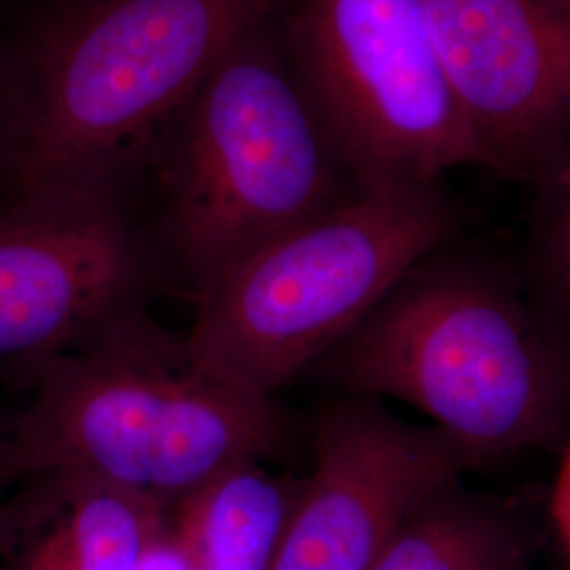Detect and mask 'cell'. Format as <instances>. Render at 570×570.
Instances as JSON below:
<instances>
[{"label":"cell","instance_id":"cell-1","mask_svg":"<svg viewBox=\"0 0 570 570\" xmlns=\"http://www.w3.org/2000/svg\"><path fill=\"white\" fill-rule=\"evenodd\" d=\"M282 0H58L2 81L0 157L16 193H115L228 49Z\"/></svg>","mask_w":570,"mask_h":570},{"label":"cell","instance_id":"cell-2","mask_svg":"<svg viewBox=\"0 0 570 570\" xmlns=\"http://www.w3.org/2000/svg\"><path fill=\"white\" fill-rule=\"evenodd\" d=\"M273 397L199 366L186 338L136 308L39 367L28 410L0 449L4 475L82 478L167 508L285 442Z\"/></svg>","mask_w":570,"mask_h":570},{"label":"cell","instance_id":"cell-3","mask_svg":"<svg viewBox=\"0 0 570 570\" xmlns=\"http://www.w3.org/2000/svg\"><path fill=\"white\" fill-rule=\"evenodd\" d=\"M313 366L355 397L419 410L482 463L569 444V351L484 266L429 254Z\"/></svg>","mask_w":570,"mask_h":570},{"label":"cell","instance_id":"cell-4","mask_svg":"<svg viewBox=\"0 0 570 570\" xmlns=\"http://www.w3.org/2000/svg\"><path fill=\"white\" fill-rule=\"evenodd\" d=\"M456 225V207L438 183L360 188L258 245L209 285L186 346L209 374L273 397Z\"/></svg>","mask_w":570,"mask_h":570},{"label":"cell","instance_id":"cell-5","mask_svg":"<svg viewBox=\"0 0 570 570\" xmlns=\"http://www.w3.org/2000/svg\"><path fill=\"white\" fill-rule=\"evenodd\" d=\"M277 16L228 49L155 146L167 150L169 239L197 296L258 245L355 193L343 190L346 169Z\"/></svg>","mask_w":570,"mask_h":570},{"label":"cell","instance_id":"cell-6","mask_svg":"<svg viewBox=\"0 0 570 570\" xmlns=\"http://www.w3.org/2000/svg\"><path fill=\"white\" fill-rule=\"evenodd\" d=\"M282 39L357 188L438 183L454 167L484 165L425 0H292Z\"/></svg>","mask_w":570,"mask_h":570},{"label":"cell","instance_id":"cell-7","mask_svg":"<svg viewBox=\"0 0 570 570\" xmlns=\"http://www.w3.org/2000/svg\"><path fill=\"white\" fill-rule=\"evenodd\" d=\"M480 465L442 429L366 397L341 402L317 423L313 469L268 570H370L429 499Z\"/></svg>","mask_w":570,"mask_h":570},{"label":"cell","instance_id":"cell-8","mask_svg":"<svg viewBox=\"0 0 570 570\" xmlns=\"http://www.w3.org/2000/svg\"><path fill=\"white\" fill-rule=\"evenodd\" d=\"M144 252L117 193L42 188L0 209V362L41 367L134 308Z\"/></svg>","mask_w":570,"mask_h":570},{"label":"cell","instance_id":"cell-9","mask_svg":"<svg viewBox=\"0 0 570 570\" xmlns=\"http://www.w3.org/2000/svg\"><path fill=\"white\" fill-rule=\"evenodd\" d=\"M452 96L484 165L527 174L570 129V13L548 0H425Z\"/></svg>","mask_w":570,"mask_h":570},{"label":"cell","instance_id":"cell-10","mask_svg":"<svg viewBox=\"0 0 570 570\" xmlns=\"http://www.w3.org/2000/svg\"><path fill=\"white\" fill-rule=\"evenodd\" d=\"M169 510L82 478H39L0 510V548L13 558V570H142Z\"/></svg>","mask_w":570,"mask_h":570},{"label":"cell","instance_id":"cell-11","mask_svg":"<svg viewBox=\"0 0 570 570\" xmlns=\"http://www.w3.org/2000/svg\"><path fill=\"white\" fill-rule=\"evenodd\" d=\"M298 490L301 482L247 463L186 494L167 522L184 569H271Z\"/></svg>","mask_w":570,"mask_h":570},{"label":"cell","instance_id":"cell-12","mask_svg":"<svg viewBox=\"0 0 570 570\" xmlns=\"http://www.w3.org/2000/svg\"><path fill=\"white\" fill-rule=\"evenodd\" d=\"M546 534L520 501L442 490L416 511L370 570H529Z\"/></svg>","mask_w":570,"mask_h":570},{"label":"cell","instance_id":"cell-13","mask_svg":"<svg viewBox=\"0 0 570 570\" xmlns=\"http://www.w3.org/2000/svg\"><path fill=\"white\" fill-rule=\"evenodd\" d=\"M539 271L537 305L570 355V174L562 178L551 209Z\"/></svg>","mask_w":570,"mask_h":570},{"label":"cell","instance_id":"cell-14","mask_svg":"<svg viewBox=\"0 0 570 570\" xmlns=\"http://www.w3.org/2000/svg\"><path fill=\"white\" fill-rule=\"evenodd\" d=\"M550 515L570 558V442L562 450L560 468L551 489Z\"/></svg>","mask_w":570,"mask_h":570},{"label":"cell","instance_id":"cell-15","mask_svg":"<svg viewBox=\"0 0 570 570\" xmlns=\"http://www.w3.org/2000/svg\"><path fill=\"white\" fill-rule=\"evenodd\" d=\"M142 570H186L184 569L183 558H180L178 550L174 548L167 530H165L164 537L155 543V548L148 551Z\"/></svg>","mask_w":570,"mask_h":570},{"label":"cell","instance_id":"cell-16","mask_svg":"<svg viewBox=\"0 0 570 570\" xmlns=\"http://www.w3.org/2000/svg\"><path fill=\"white\" fill-rule=\"evenodd\" d=\"M551 4H556V7H560V9H564V11H569L570 13V0H548Z\"/></svg>","mask_w":570,"mask_h":570},{"label":"cell","instance_id":"cell-17","mask_svg":"<svg viewBox=\"0 0 570 570\" xmlns=\"http://www.w3.org/2000/svg\"><path fill=\"white\" fill-rule=\"evenodd\" d=\"M553 570H570V562H567V564H562V567H558V569Z\"/></svg>","mask_w":570,"mask_h":570},{"label":"cell","instance_id":"cell-18","mask_svg":"<svg viewBox=\"0 0 570 570\" xmlns=\"http://www.w3.org/2000/svg\"><path fill=\"white\" fill-rule=\"evenodd\" d=\"M0 91H2V66H0Z\"/></svg>","mask_w":570,"mask_h":570}]
</instances>
